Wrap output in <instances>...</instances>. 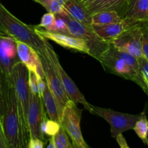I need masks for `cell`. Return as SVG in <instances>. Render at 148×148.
Segmentation results:
<instances>
[{"instance_id": "cell-8", "label": "cell", "mask_w": 148, "mask_h": 148, "mask_svg": "<svg viewBox=\"0 0 148 148\" xmlns=\"http://www.w3.org/2000/svg\"><path fill=\"white\" fill-rule=\"evenodd\" d=\"M92 114L105 119L111 126V137L116 139L120 134L133 130L134 124L140 119V114H130L118 112L111 108H101L92 105Z\"/></svg>"}, {"instance_id": "cell-33", "label": "cell", "mask_w": 148, "mask_h": 148, "mask_svg": "<svg viewBox=\"0 0 148 148\" xmlns=\"http://www.w3.org/2000/svg\"><path fill=\"white\" fill-rule=\"evenodd\" d=\"M0 148H8L5 137H4V132H3L1 120H0Z\"/></svg>"}, {"instance_id": "cell-17", "label": "cell", "mask_w": 148, "mask_h": 148, "mask_svg": "<svg viewBox=\"0 0 148 148\" xmlns=\"http://www.w3.org/2000/svg\"><path fill=\"white\" fill-rule=\"evenodd\" d=\"M130 0H95L86 7L90 16L95 13L103 11H115L122 16Z\"/></svg>"}, {"instance_id": "cell-19", "label": "cell", "mask_w": 148, "mask_h": 148, "mask_svg": "<svg viewBox=\"0 0 148 148\" xmlns=\"http://www.w3.org/2000/svg\"><path fill=\"white\" fill-rule=\"evenodd\" d=\"M41 98L49 119L60 124V119H59V114H58L56 101H55L53 94L48 87L47 84H46L44 90L42 93Z\"/></svg>"}, {"instance_id": "cell-28", "label": "cell", "mask_w": 148, "mask_h": 148, "mask_svg": "<svg viewBox=\"0 0 148 148\" xmlns=\"http://www.w3.org/2000/svg\"><path fill=\"white\" fill-rule=\"evenodd\" d=\"M56 23H55L54 25L52 27L51 30L49 32H53V33H62V34H66V35H71L69 33V30H68L67 26H66V23H65L64 20L59 17V16L56 15ZM72 36V35H71Z\"/></svg>"}, {"instance_id": "cell-36", "label": "cell", "mask_w": 148, "mask_h": 148, "mask_svg": "<svg viewBox=\"0 0 148 148\" xmlns=\"http://www.w3.org/2000/svg\"><path fill=\"white\" fill-rule=\"evenodd\" d=\"M47 148H55L53 137H51L50 139H49V145H48Z\"/></svg>"}, {"instance_id": "cell-30", "label": "cell", "mask_w": 148, "mask_h": 148, "mask_svg": "<svg viewBox=\"0 0 148 148\" xmlns=\"http://www.w3.org/2000/svg\"><path fill=\"white\" fill-rule=\"evenodd\" d=\"M140 65V69L142 74H144L148 76V60L144 56L137 58Z\"/></svg>"}, {"instance_id": "cell-13", "label": "cell", "mask_w": 148, "mask_h": 148, "mask_svg": "<svg viewBox=\"0 0 148 148\" xmlns=\"http://www.w3.org/2000/svg\"><path fill=\"white\" fill-rule=\"evenodd\" d=\"M34 27L36 33L46 38V40H53L59 46L66 48V49H72L76 51L90 55L89 49L82 39L71 36V35L53 33V32H49L46 30H41V29L36 27V26Z\"/></svg>"}, {"instance_id": "cell-24", "label": "cell", "mask_w": 148, "mask_h": 148, "mask_svg": "<svg viewBox=\"0 0 148 148\" xmlns=\"http://www.w3.org/2000/svg\"><path fill=\"white\" fill-rule=\"evenodd\" d=\"M53 139L55 148H74L70 138L62 126L56 134L53 136Z\"/></svg>"}, {"instance_id": "cell-15", "label": "cell", "mask_w": 148, "mask_h": 148, "mask_svg": "<svg viewBox=\"0 0 148 148\" xmlns=\"http://www.w3.org/2000/svg\"><path fill=\"white\" fill-rule=\"evenodd\" d=\"M121 18L132 23L147 22L148 0H130Z\"/></svg>"}, {"instance_id": "cell-9", "label": "cell", "mask_w": 148, "mask_h": 148, "mask_svg": "<svg viewBox=\"0 0 148 148\" xmlns=\"http://www.w3.org/2000/svg\"><path fill=\"white\" fill-rule=\"evenodd\" d=\"M45 48H46V52H47L48 56H49L51 62L53 64V66L56 69V72H57L58 75H59V77L62 80L66 95L69 97V100L75 103V104H82L87 111L92 114V105L87 101L83 94L79 91L74 81L69 77V75L65 72V70L59 62V58H58L56 52L54 51L53 47L49 43L48 40H46V44H45Z\"/></svg>"}, {"instance_id": "cell-27", "label": "cell", "mask_w": 148, "mask_h": 148, "mask_svg": "<svg viewBox=\"0 0 148 148\" xmlns=\"http://www.w3.org/2000/svg\"><path fill=\"white\" fill-rule=\"evenodd\" d=\"M143 33V56L148 60V21L140 23Z\"/></svg>"}, {"instance_id": "cell-1", "label": "cell", "mask_w": 148, "mask_h": 148, "mask_svg": "<svg viewBox=\"0 0 148 148\" xmlns=\"http://www.w3.org/2000/svg\"><path fill=\"white\" fill-rule=\"evenodd\" d=\"M106 72L137 83L148 95L147 86L143 80L138 59L135 56L121 51L111 43L99 59Z\"/></svg>"}, {"instance_id": "cell-7", "label": "cell", "mask_w": 148, "mask_h": 148, "mask_svg": "<svg viewBox=\"0 0 148 148\" xmlns=\"http://www.w3.org/2000/svg\"><path fill=\"white\" fill-rule=\"evenodd\" d=\"M81 115L82 110L78 108L75 103L69 101L64 109L60 125L72 140L74 148H90L85 143L81 131Z\"/></svg>"}, {"instance_id": "cell-16", "label": "cell", "mask_w": 148, "mask_h": 148, "mask_svg": "<svg viewBox=\"0 0 148 148\" xmlns=\"http://www.w3.org/2000/svg\"><path fill=\"white\" fill-rule=\"evenodd\" d=\"M133 23L123 20L120 23L106 25H92V30L105 41L111 43Z\"/></svg>"}, {"instance_id": "cell-3", "label": "cell", "mask_w": 148, "mask_h": 148, "mask_svg": "<svg viewBox=\"0 0 148 148\" xmlns=\"http://www.w3.org/2000/svg\"><path fill=\"white\" fill-rule=\"evenodd\" d=\"M1 122L8 148H22L25 143H28L30 134L22 123L12 85L9 86L7 110Z\"/></svg>"}, {"instance_id": "cell-25", "label": "cell", "mask_w": 148, "mask_h": 148, "mask_svg": "<svg viewBox=\"0 0 148 148\" xmlns=\"http://www.w3.org/2000/svg\"><path fill=\"white\" fill-rule=\"evenodd\" d=\"M61 125L59 123L56 121L51 120L50 119H48L47 116H46L43 119V123H42L41 130L43 134L49 137H53L56 134L60 128Z\"/></svg>"}, {"instance_id": "cell-34", "label": "cell", "mask_w": 148, "mask_h": 148, "mask_svg": "<svg viewBox=\"0 0 148 148\" xmlns=\"http://www.w3.org/2000/svg\"><path fill=\"white\" fill-rule=\"evenodd\" d=\"M38 91H39V95L41 96L42 93H43V90L45 89V87L46 85V80H44L42 78L39 77L38 78Z\"/></svg>"}, {"instance_id": "cell-2", "label": "cell", "mask_w": 148, "mask_h": 148, "mask_svg": "<svg viewBox=\"0 0 148 148\" xmlns=\"http://www.w3.org/2000/svg\"><path fill=\"white\" fill-rule=\"evenodd\" d=\"M0 35L23 42L38 52L45 49L46 39L38 34L34 26L25 24L13 15L0 1Z\"/></svg>"}, {"instance_id": "cell-31", "label": "cell", "mask_w": 148, "mask_h": 148, "mask_svg": "<svg viewBox=\"0 0 148 148\" xmlns=\"http://www.w3.org/2000/svg\"><path fill=\"white\" fill-rule=\"evenodd\" d=\"M46 142L40 139H30L28 143V148H43Z\"/></svg>"}, {"instance_id": "cell-6", "label": "cell", "mask_w": 148, "mask_h": 148, "mask_svg": "<svg viewBox=\"0 0 148 148\" xmlns=\"http://www.w3.org/2000/svg\"><path fill=\"white\" fill-rule=\"evenodd\" d=\"M38 53L42 66H43L45 80H46V84L50 89L51 92L53 94L55 101H56L58 114H59V117L61 121V119H62L65 106L70 100L66 95L63 84H62V80H61L56 69L48 56L46 48L39 51Z\"/></svg>"}, {"instance_id": "cell-38", "label": "cell", "mask_w": 148, "mask_h": 148, "mask_svg": "<svg viewBox=\"0 0 148 148\" xmlns=\"http://www.w3.org/2000/svg\"><path fill=\"white\" fill-rule=\"evenodd\" d=\"M28 143H29V142H28ZM28 143H25V144L24 145H23V147H22V148H28Z\"/></svg>"}, {"instance_id": "cell-14", "label": "cell", "mask_w": 148, "mask_h": 148, "mask_svg": "<svg viewBox=\"0 0 148 148\" xmlns=\"http://www.w3.org/2000/svg\"><path fill=\"white\" fill-rule=\"evenodd\" d=\"M15 43L20 62L24 64L27 69L34 71L38 77L45 79L43 66L37 51L23 42L15 40Z\"/></svg>"}, {"instance_id": "cell-18", "label": "cell", "mask_w": 148, "mask_h": 148, "mask_svg": "<svg viewBox=\"0 0 148 148\" xmlns=\"http://www.w3.org/2000/svg\"><path fill=\"white\" fill-rule=\"evenodd\" d=\"M64 10L74 20L86 26H92L91 16L87 12L85 7L76 0H66L64 6Z\"/></svg>"}, {"instance_id": "cell-23", "label": "cell", "mask_w": 148, "mask_h": 148, "mask_svg": "<svg viewBox=\"0 0 148 148\" xmlns=\"http://www.w3.org/2000/svg\"><path fill=\"white\" fill-rule=\"evenodd\" d=\"M66 1V0H34L35 2L43 6L48 12L54 14L64 12V6Z\"/></svg>"}, {"instance_id": "cell-4", "label": "cell", "mask_w": 148, "mask_h": 148, "mask_svg": "<svg viewBox=\"0 0 148 148\" xmlns=\"http://www.w3.org/2000/svg\"><path fill=\"white\" fill-rule=\"evenodd\" d=\"M56 15L64 20L68 30L72 36L82 39L85 42L89 49L90 56L99 61L103 53L109 48L111 43L101 38L91 27L85 25L72 18L64 10Z\"/></svg>"}, {"instance_id": "cell-26", "label": "cell", "mask_w": 148, "mask_h": 148, "mask_svg": "<svg viewBox=\"0 0 148 148\" xmlns=\"http://www.w3.org/2000/svg\"><path fill=\"white\" fill-rule=\"evenodd\" d=\"M55 23H56V16H55V14L48 12L46 14H43L41 20H40V23L38 25L36 26V27H38V28L43 27L47 31H51L52 27L54 25Z\"/></svg>"}, {"instance_id": "cell-21", "label": "cell", "mask_w": 148, "mask_h": 148, "mask_svg": "<svg viewBox=\"0 0 148 148\" xmlns=\"http://www.w3.org/2000/svg\"><path fill=\"white\" fill-rule=\"evenodd\" d=\"M10 85H12V84H10L0 68V120L2 119L7 110L8 90Z\"/></svg>"}, {"instance_id": "cell-11", "label": "cell", "mask_w": 148, "mask_h": 148, "mask_svg": "<svg viewBox=\"0 0 148 148\" xmlns=\"http://www.w3.org/2000/svg\"><path fill=\"white\" fill-rule=\"evenodd\" d=\"M43 106L41 96L30 92L27 119L30 139H40L46 142L41 130L42 123L46 116Z\"/></svg>"}, {"instance_id": "cell-32", "label": "cell", "mask_w": 148, "mask_h": 148, "mask_svg": "<svg viewBox=\"0 0 148 148\" xmlns=\"http://www.w3.org/2000/svg\"><path fill=\"white\" fill-rule=\"evenodd\" d=\"M116 140L117 143H118L120 148H130L129 147L128 144H127V141H126V139L124 138V137L123 136L122 134H119L116 137Z\"/></svg>"}, {"instance_id": "cell-29", "label": "cell", "mask_w": 148, "mask_h": 148, "mask_svg": "<svg viewBox=\"0 0 148 148\" xmlns=\"http://www.w3.org/2000/svg\"><path fill=\"white\" fill-rule=\"evenodd\" d=\"M38 75L33 70L28 69V83L30 92L39 95L38 85Z\"/></svg>"}, {"instance_id": "cell-20", "label": "cell", "mask_w": 148, "mask_h": 148, "mask_svg": "<svg viewBox=\"0 0 148 148\" xmlns=\"http://www.w3.org/2000/svg\"><path fill=\"white\" fill-rule=\"evenodd\" d=\"M92 25H106L120 23L123 20L115 11H103L95 13L91 16Z\"/></svg>"}, {"instance_id": "cell-35", "label": "cell", "mask_w": 148, "mask_h": 148, "mask_svg": "<svg viewBox=\"0 0 148 148\" xmlns=\"http://www.w3.org/2000/svg\"><path fill=\"white\" fill-rule=\"evenodd\" d=\"M76 1H77L78 3H79L81 5H82L83 7H85V8H86L89 4H90L91 3L93 2L95 0H76Z\"/></svg>"}, {"instance_id": "cell-22", "label": "cell", "mask_w": 148, "mask_h": 148, "mask_svg": "<svg viewBox=\"0 0 148 148\" xmlns=\"http://www.w3.org/2000/svg\"><path fill=\"white\" fill-rule=\"evenodd\" d=\"M133 130L145 145L148 146V119L145 113L140 114V117L134 124Z\"/></svg>"}, {"instance_id": "cell-5", "label": "cell", "mask_w": 148, "mask_h": 148, "mask_svg": "<svg viewBox=\"0 0 148 148\" xmlns=\"http://www.w3.org/2000/svg\"><path fill=\"white\" fill-rule=\"evenodd\" d=\"M12 84L17 98L18 111L22 123L23 127L28 130L27 119L30 92L28 83V69L21 62H17L13 67Z\"/></svg>"}, {"instance_id": "cell-10", "label": "cell", "mask_w": 148, "mask_h": 148, "mask_svg": "<svg viewBox=\"0 0 148 148\" xmlns=\"http://www.w3.org/2000/svg\"><path fill=\"white\" fill-rule=\"evenodd\" d=\"M111 43L119 50L136 58L143 56V33L140 23H133Z\"/></svg>"}, {"instance_id": "cell-12", "label": "cell", "mask_w": 148, "mask_h": 148, "mask_svg": "<svg viewBox=\"0 0 148 148\" xmlns=\"http://www.w3.org/2000/svg\"><path fill=\"white\" fill-rule=\"evenodd\" d=\"M20 62L15 40L8 36L0 35V68L10 84H12L13 67Z\"/></svg>"}, {"instance_id": "cell-37", "label": "cell", "mask_w": 148, "mask_h": 148, "mask_svg": "<svg viewBox=\"0 0 148 148\" xmlns=\"http://www.w3.org/2000/svg\"><path fill=\"white\" fill-rule=\"evenodd\" d=\"M142 76H143V80H144L146 86H147V90H148V76H147L146 75H144V74H142Z\"/></svg>"}]
</instances>
